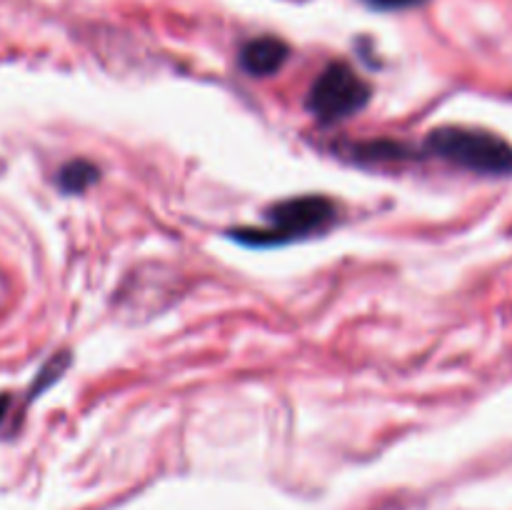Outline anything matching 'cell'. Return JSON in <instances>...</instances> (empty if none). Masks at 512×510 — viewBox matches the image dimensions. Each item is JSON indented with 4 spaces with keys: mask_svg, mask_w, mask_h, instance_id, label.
<instances>
[{
    "mask_svg": "<svg viewBox=\"0 0 512 510\" xmlns=\"http://www.w3.org/2000/svg\"><path fill=\"white\" fill-rule=\"evenodd\" d=\"M335 203L325 195H298L270 205L265 220L268 228L233 230V238L250 248H273V245L293 243L308 235L323 233L335 220Z\"/></svg>",
    "mask_w": 512,
    "mask_h": 510,
    "instance_id": "obj_1",
    "label": "cell"
},
{
    "mask_svg": "<svg viewBox=\"0 0 512 510\" xmlns=\"http://www.w3.org/2000/svg\"><path fill=\"white\" fill-rule=\"evenodd\" d=\"M365 3L375 10H403V8H413V5H420L423 0H365Z\"/></svg>",
    "mask_w": 512,
    "mask_h": 510,
    "instance_id": "obj_8",
    "label": "cell"
},
{
    "mask_svg": "<svg viewBox=\"0 0 512 510\" xmlns=\"http://www.w3.org/2000/svg\"><path fill=\"white\" fill-rule=\"evenodd\" d=\"M358 158L370 160H398L405 158V148L398 143H388V140H378V143H365L355 148Z\"/></svg>",
    "mask_w": 512,
    "mask_h": 510,
    "instance_id": "obj_7",
    "label": "cell"
},
{
    "mask_svg": "<svg viewBox=\"0 0 512 510\" xmlns=\"http://www.w3.org/2000/svg\"><path fill=\"white\" fill-rule=\"evenodd\" d=\"M68 365H70L68 353H60V355H55V358H50L48 363L43 365V370L35 375V383H33V388H30V398H38V393H43L48 385H53L55 380L60 378V373L68 368Z\"/></svg>",
    "mask_w": 512,
    "mask_h": 510,
    "instance_id": "obj_6",
    "label": "cell"
},
{
    "mask_svg": "<svg viewBox=\"0 0 512 510\" xmlns=\"http://www.w3.org/2000/svg\"><path fill=\"white\" fill-rule=\"evenodd\" d=\"M98 178V165L85 158H75L58 170V188L68 195H78L83 190H88Z\"/></svg>",
    "mask_w": 512,
    "mask_h": 510,
    "instance_id": "obj_5",
    "label": "cell"
},
{
    "mask_svg": "<svg viewBox=\"0 0 512 510\" xmlns=\"http://www.w3.org/2000/svg\"><path fill=\"white\" fill-rule=\"evenodd\" d=\"M373 98V88L348 63H330L313 80L305 108L320 125H333L358 115Z\"/></svg>",
    "mask_w": 512,
    "mask_h": 510,
    "instance_id": "obj_3",
    "label": "cell"
},
{
    "mask_svg": "<svg viewBox=\"0 0 512 510\" xmlns=\"http://www.w3.org/2000/svg\"><path fill=\"white\" fill-rule=\"evenodd\" d=\"M288 58V43L275 38V35H260V38L248 40L240 48V68L253 78H270V75L280 73Z\"/></svg>",
    "mask_w": 512,
    "mask_h": 510,
    "instance_id": "obj_4",
    "label": "cell"
},
{
    "mask_svg": "<svg viewBox=\"0 0 512 510\" xmlns=\"http://www.w3.org/2000/svg\"><path fill=\"white\" fill-rule=\"evenodd\" d=\"M430 155L480 175L512 173V145L488 130L445 125L425 140Z\"/></svg>",
    "mask_w": 512,
    "mask_h": 510,
    "instance_id": "obj_2",
    "label": "cell"
},
{
    "mask_svg": "<svg viewBox=\"0 0 512 510\" xmlns=\"http://www.w3.org/2000/svg\"><path fill=\"white\" fill-rule=\"evenodd\" d=\"M8 405H10L8 395H0V420L5 418V410H8Z\"/></svg>",
    "mask_w": 512,
    "mask_h": 510,
    "instance_id": "obj_9",
    "label": "cell"
}]
</instances>
